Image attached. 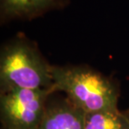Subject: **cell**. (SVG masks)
<instances>
[{"instance_id": "ba28073f", "label": "cell", "mask_w": 129, "mask_h": 129, "mask_svg": "<svg viewBox=\"0 0 129 129\" xmlns=\"http://www.w3.org/2000/svg\"><path fill=\"white\" fill-rule=\"evenodd\" d=\"M1 129H5V128H4V127H2V128H1Z\"/></svg>"}, {"instance_id": "6da1fadb", "label": "cell", "mask_w": 129, "mask_h": 129, "mask_svg": "<svg viewBox=\"0 0 129 129\" xmlns=\"http://www.w3.org/2000/svg\"><path fill=\"white\" fill-rule=\"evenodd\" d=\"M52 78L55 90L86 113L118 108L117 86L91 67L52 66Z\"/></svg>"}, {"instance_id": "7a4b0ae2", "label": "cell", "mask_w": 129, "mask_h": 129, "mask_svg": "<svg viewBox=\"0 0 129 129\" xmlns=\"http://www.w3.org/2000/svg\"><path fill=\"white\" fill-rule=\"evenodd\" d=\"M0 88H55L52 66L24 35L15 36L0 51Z\"/></svg>"}, {"instance_id": "5b68a950", "label": "cell", "mask_w": 129, "mask_h": 129, "mask_svg": "<svg viewBox=\"0 0 129 129\" xmlns=\"http://www.w3.org/2000/svg\"><path fill=\"white\" fill-rule=\"evenodd\" d=\"M85 114L68 98L51 102L49 98L39 129H85Z\"/></svg>"}, {"instance_id": "8992f818", "label": "cell", "mask_w": 129, "mask_h": 129, "mask_svg": "<svg viewBox=\"0 0 129 129\" xmlns=\"http://www.w3.org/2000/svg\"><path fill=\"white\" fill-rule=\"evenodd\" d=\"M85 129H129V121L118 108L85 114Z\"/></svg>"}, {"instance_id": "52a82bcc", "label": "cell", "mask_w": 129, "mask_h": 129, "mask_svg": "<svg viewBox=\"0 0 129 129\" xmlns=\"http://www.w3.org/2000/svg\"><path fill=\"white\" fill-rule=\"evenodd\" d=\"M124 113H125V115L127 116V119H128V121H129V111H127V112H124Z\"/></svg>"}, {"instance_id": "277c9868", "label": "cell", "mask_w": 129, "mask_h": 129, "mask_svg": "<svg viewBox=\"0 0 129 129\" xmlns=\"http://www.w3.org/2000/svg\"><path fill=\"white\" fill-rule=\"evenodd\" d=\"M69 0H0L2 24L13 20H31L52 10L62 9Z\"/></svg>"}, {"instance_id": "3957f363", "label": "cell", "mask_w": 129, "mask_h": 129, "mask_svg": "<svg viewBox=\"0 0 129 129\" xmlns=\"http://www.w3.org/2000/svg\"><path fill=\"white\" fill-rule=\"evenodd\" d=\"M55 88L3 90L0 120L5 129H39L50 96Z\"/></svg>"}]
</instances>
